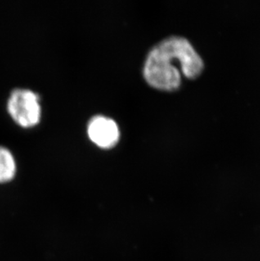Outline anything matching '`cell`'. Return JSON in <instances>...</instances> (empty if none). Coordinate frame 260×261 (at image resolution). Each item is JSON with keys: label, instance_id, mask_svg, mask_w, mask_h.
Listing matches in <instances>:
<instances>
[{"label": "cell", "instance_id": "6da1fadb", "mask_svg": "<svg viewBox=\"0 0 260 261\" xmlns=\"http://www.w3.org/2000/svg\"><path fill=\"white\" fill-rule=\"evenodd\" d=\"M204 63L184 37H171L153 47L144 67L145 80L151 87L172 91L181 84V72L188 78L198 76Z\"/></svg>", "mask_w": 260, "mask_h": 261}, {"label": "cell", "instance_id": "7a4b0ae2", "mask_svg": "<svg viewBox=\"0 0 260 261\" xmlns=\"http://www.w3.org/2000/svg\"><path fill=\"white\" fill-rule=\"evenodd\" d=\"M8 111L20 125H35L39 122L41 117L38 96L27 89H15L8 101Z\"/></svg>", "mask_w": 260, "mask_h": 261}, {"label": "cell", "instance_id": "3957f363", "mask_svg": "<svg viewBox=\"0 0 260 261\" xmlns=\"http://www.w3.org/2000/svg\"><path fill=\"white\" fill-rule=\"evenodd\" d=\"M88 136L100 147L111 148L118 143L119 129L112 118L96 116L89 123Z\"/></svg>", "mask_w": 260, "mask_h": 261}, {"label": "cell", "instance_id": "277c9868", "mask_svg": "<svg viewBox=\"0 0 260 261\" xmlns=\"http://www.w3.org/2000/svg\"><path fill=\"white\" fill-rule=\"evenodd\" d=\"M15 159L7 148L0 146V182L12 179L15 174Z\"/></svg>", "mask_w": 260, "mask_h": 261}]
</instances>
